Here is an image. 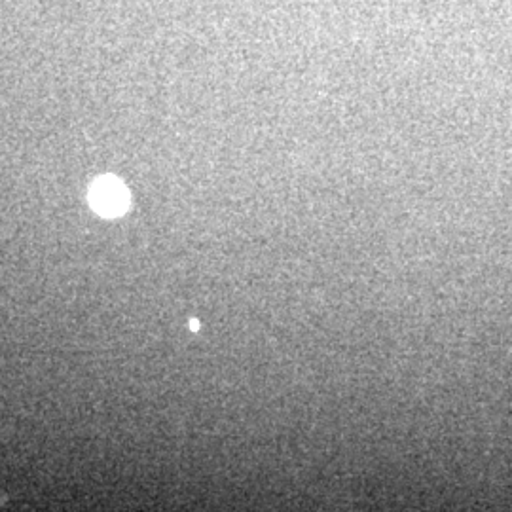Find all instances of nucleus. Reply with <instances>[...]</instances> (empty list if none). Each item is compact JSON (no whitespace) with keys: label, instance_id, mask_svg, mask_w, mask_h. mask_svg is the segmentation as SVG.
Wrapping results in <instances>:
<instances>
[{"label":"nucleus","instance_id":"obj_1","mask_svg":"<svg viewBox=\"0 0 512 512\" xmlns=\"http://www.w3.org/2000/svg\"><path fill=\"white\" fill-rule=\"evenodd\" d=\"M90 203L103 217H120L129 207L128 188L116 177H99L92 184Z\"/></svg>","mask_w":512,"mask_h":512},{"label":"nucleus","instance_id":"obj_2","mask_svg":"<svg viewBox=\"0 0 512 512\" xmlns=\"http://www.w3.org/2000/svg\"><path fill=\"white\" fill-rule=\"evenodd\" d=\"M190 327H192V329L194 330H198V327H200V325H198V321H192V325H190Z\"/></svg>","mask_w":512,"mask_h":512}]
</instances>
